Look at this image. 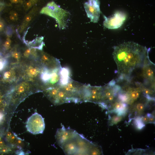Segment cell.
<instances>
[{"label":"cell","mask_w":155,"mask_h":155,"mask_svg":"<svg viewBox=\"0 0 155 155\" xmlns=\"http://www.w3.org/2000/svg\"><path fill=\"white\" fill-rule=\"evenodd\" d=\"M33 3L34 5L36 4L38 0H30Z\"/></svg>","instance_id":"31"},{"label":"cell","mask_w":155,"mask_h":155,"mask_svg":"<svg viewBox=\"0 0 155 155\" xmlns=\"http://www.w3.org/2000/svg\"><path fill=\"white\" fill-rule=\"evenodd\" d=\"M136 125L137 128L139 129L142 128L145 126V124L142 121L141 118L138 117L135 119Z\"/></svg>","instance_id":"21"},{"label":"cell","mask_w":155,"mask_h":155,"mask_svg":"<svg viewBox=\"0 0 155 155\" xmlns=\"http://www.w3.org/2000/svg\"><path fill=\"white\" fill-rule=\"evenodd\" d=\"M40 13L54 18L58 23L60 29H65L71 14L68 11L61 8L54 1L48 3L41 10Z\"/></svg>","instance_id":"2"},{"label":"cell","mask_w":155,"mask_h":155,"mask_svg":"<svg viewBox=\"0 0 155 155\" xmlns=\"http://www.w3.org/2000/svg\"><path fill=\"white\" fill-rule=\"evenodd\" d=\"M136 87H134L126 85L124 86L123 89H121V91L126 96V103L127 104H133L140 97L142 92L140 86V83H136Z\"/></svg>","instance_id":"9"},{"label":"cell","mask_w":155,"mask_h":155,"mask_svg":"<svg viewBox=\"0 0 155 155\" xmlns=\"http://www.w3.org/2000/svg\"><path fill=\"white\" fill-rule=\"evenodd\" d=\"M146 103L141 101L138 102L133 105L131 109L134 111L136 114L140 115L143 112L146 106Z\"/></svg>","instance_id":"16"},{"label":"cell","mask_w":155,"mask_h":155,"mask_svg":"<svg viewBox=\"0 0 155 155\" xmlns=\"http://www.w3.org/2000/svg\"><path fill=\"white\" fill-rule=\"evenodd\" d=\"M103 100V86H93L86 85L84 90V102H92L101 105Z\"/></svg>","instance_id":"4"},{"label":"cell","mask_w":155,"mask_h":155,"mask_svg":"<svg viewBox=\"0 0 155 155\" xmlns=\"http://www.w3.org/2000/svg\"><path fill=\"white\" fill-rule=\"evenodd\" d=\"M30 55V48H29L26 49L23 53L24 57L25 58H28Z\"/></svg>","instance_id":"23"},{"label":"cell","mask_w":155,"mask_h":155,"mask_svg":"<svg viewBox=\"0 0 155 155\" xmlns=\"http://www.w3.org/2000/svg\"><path fill=\"white\" fill-rule=\"evenodd\" d=\"M154 64L151 61L144 65L142 68V75L145 83L150 84L152 88L154 89Z\"/></svg>","instance_id":"10"},{"label":"cell","mask_w":155,"mask_h":155,"mask_svg":"<svg viewBox=\"0 0 155 155\" xmlns=\"http://www.w3.org/2000/svg\"><path fill=\"white\" fill-rule=\"evenodd\" d=\"M147 115L148 118L149 123H154L155 121L154 117L152 115L149 113L147 114Z\"/></svg>","instance_id":"25"},{"label":"cell","mask_w":155,"mask_h":155,"mask_svg":"<svg viewBox=\"0 0 155 155\" xmlns=\"http://www.w3.org/2000/svg\"><path fill=\"white\" fill-rule=\"evenodd\" d=\"M78 133L70 128H66L64 126L58 129L55 135V138L59 146L61 148L65 144L75 138Z\"/></svg>","instance_id":"8"},{"label":"cell","mask_w":155,"mask_h":155,"mask_svg":"<svg viewBox=\"0 0 155 155\" xmlns=\"http://www.w3.org/2000/svg\"><path fill=\"white\" fill-rule=\"evenodd\" d=\"M45 127L44 119L36 112L29 117L26 121V127L27 131L33 134L42 133Z\"/></svg>","instance_id":"5"},{"label":"cell","mask_w":155,"mask_h":155,"mask_svg":"<svg viewBox=\"0 0 155 155\" xmlns=\"http://www.w3.org/2000/svg\"><path fill=\"white\" fill-rule=\"evenodd\" d=\"M10 55L12 58L18 61H20L21 57L20 53L16 49H15L12 51L10 53Z\"/></svg>","instance_id":"19"},{"label":"cell","mask_w":155,"mask_h":155,"mask_svg":"<svg viewBox=\"0 0 155 155\" xmlns=\"http://www.w3.org/2000/svg\"><path fill=\"white\" fill-rule=\"evenodd\" d=\"M11 2L13 3H20L22 4L23 1L22 0H10Z\"/></svg>","instance_id":"28"},{"label":"cell","mask_w":155,"mask_h":155,"mask_svg":"<svg viewBox=\"0 0 155 155\" xmlns=\"http://www.w3.org/2000/svg\"><path fill=\"white\" fill-rule=\"evenodd\" d=\"M9 13L10 15H11L14 16L15 17L18 18V13L16 11L13 10L11 11H10Z\"/></svg>","instance_id":"27"},{"label":"cell","mask_w":155,"mask_h":155,"mask_svg":"<svg viewBox=\"0 0 155 155\" xmlns=\"http://www.w3.org/2000/svg\"><path fill=\"white\" fill-rule=\"evenodd\" d=\"M11 41L10 38V36L8 35L7 36L6 40L3 45V49L5 51H7L10 49Z\"/></svg>","instance_id":"18"},{"label":"cell","mask_w":155,"mask_h":155,"mask_svg":"<svg viewBox=\"0 0 155 155\" xmlns=\"http://www.w3.org/2000/svg\"><path fill=\"white\" fill-rule=\"evenodd\" d=\"M3 70L0 75V83L5 84L15 81L17 78L16 75L13 68H5Z\"/></svg>","instance_id":"11"},{"label":"cell","mask_w":155,"mask_h":155,"mask_svg":"<svg viewBox=\"0 0 155 155\" xmlns=\"http://www.w3.org/2000/svg\"><path fill=\"white\" fill-rule=\"evenodd\" d=\"M5 27V23L4 21L0 18V33L3 31Z\"/></svg>","instance_id":"24"},{"label":"cell","mask_w":155,"mask_h":155,"mask_svg":"<svg viewBox=\"0 0 155 155\" xmlns=\"http://www.w3.org/2000/svg\"><path fill=\"white\" fill-rule=\"evenodd\" d=\"M29 87L28 83L26 82H22L17 85L15 90L14 88L13 89L15 90L16 95L20 96L24 94L29 89Z\"/></svg>","instance_id":"15"},{"label":"cell","mask_w":155,"mask_h":155,"mask_svg":"<svg viewBox=\"0 0 155 155\" xmlns=\"http://www.w3.org/2000/svg\"><path fill=\"white\" fill-rule=\"evenodd\" d=\"M40 68L32 65L29 66L26 69L25 73L29 78H33L40 75L41 71Z\"/></svg>","instance_id":"14"},{"label":"cell","mask_w":155,"mask_h":155,"mask_svg":"<svg viewBox=\"0 0 155 155\" xmlns=\"http://www.w3.org/2000/svg\"><path fill=\"white\" fill-rule=\"evenodd\" d=\"M8 61L5 57H3L0 58V72L5 69L8 64Z\"/></svg>","instance_id":"20"},{"label":"cell","mask_w":155,"mask_h":155,"mask_svg":"<svg viewBox=\"0 0 155 155\" xmlns=\"http://www.w3.org/2000/svg\"><path fill=\"white\" fill-rule=\"evenodd\" d=\"M104 26L108 29H115L120 27L126 18V15L122 11H117L113 15L107 17L104 16Z\"/></svg>","instance_id":"6"},{"label":"cell","mask_w":155,"mask_h":155,"mask_svg":"<svg viewBox=\"0 0 155 155\" xmlns=\"http://www.w3.org/2000/svg\"><path fill=\"white\" fill-rule=\"evenodd\" d=\"M123 119V116L114 115L111 117L110 120V125H112L116 124L120 121Z\"/></svg>","instance_id":"17"},{"label":"cell","mask_w":155,"mask_h":155,"mask_svg":"<svg viewBox=\"0 0 155 155\" xmlns=\"http://www.w3.org/2000/svg\"><path fill=\"white\" fill-rule=\"evenodd\" d=\"M67 94L69 102L78 103L84 102L85 84L70 79L65 84L61 85Z\"/></svg>","instance_id":"3"},{"label":"cell","mask_w":155,"mask_h":155,"mask_svg":"<svg viewBox=\"0 0 155 155\" xmlns=\"http://www.w3.org/2000/svg\"><path fill=\"white\" fill-rule=\"evenodd\" d=\"M9 18L12 21H16L18 19V18L15 17L14 16H13L11 15H10V14L9 16Z\"/></svg>","instance_id":"29"},{"label":"cell","mask_w":155,"mask_h":155,"mask_svg":"<svg viewBox=\"0 0 155 155\" xmlns=\"http://www.w3.org/2000/svg\"><path fill=\"white\" fill-rule=\"evenodd\" d=\"M34 5L32 2L29 0L26 2L24 4V8L27 11L31 8Z\"/></svg>","instance_id":"22"},{"label":"cell","mask_w":155,"mask_h":155,"mask_svg":"<svg viewBox=\"0 0 155 155\" xmlns=\"http://www.w3.org/2000/svg\"><path fill=\"white\" fill-rule=\"evenodd\" d=\"M113 48V55L119 80H128L135 69L151 61L148 56L150 49L133 42H125Z\"/></svg>","instance_id":"1"},{"label":"cell","mask_w":155,"mask_h":155,"mask_svg":"<svg viewBox=\"0 0 155 155\" xmlns=\"http://www.w3.org/2000/svg\"><path fill=\"white\" fill-rule=\"evenodd\" d=\"M100 2L99 0H88L84 4V7L87 17L90 21L97 23L100 13Z\"/></svg>","instance_id":"7"},{"label":"cell","mask_w":155,"mask_h":155,"mask_svg":"<svg viewBox=\"0 0 155 155\" xmlns=\"http://www.w3.org/2000/svg\"><path fill=\"white\" fill-rule=\"evenodd\" d=\"M3 117V115L1 113H0V122L2 119Z\"/></svg>","instance_id":"32"},{"label":"cell","mask_w":155,"mask_h":155,"mask_svg":"<svg viewBox=\"0 0 155 155\" xmlns=\"http://www.w3.org/2000/svg\"><path fill=\"white\" fill-rule=\"evenodd\" d=\"M5 5L3 3L0 2V12L3 10Z\"/></svg>","instance_id":"30"},{"label":"cell","mask_w":155,"mask_h":155,"mask_svg":"<svg viewBox=\"0 0 155 155\" xmlns=\"http://www.w3.org/2000/svg\"><path fill=\"white\" fill-rule=\"evenodd\" d=\"M112 104L113 110L119 115L123 116L126 113L127 107L126 104L119 100L113 102Z\"/></svg>","instance_id":"13"},{"label":"cell","mask_w":155,"mask_h":155,"mask_svg":"<svg viewBox=\"0 0 155 155\" xmlns=\"http://www.w3.org/2000/svg\"><path fill=\"white\" fill-rule=\"evenodd\" d=\"M141 120L142 122L144 124H146L149 123L148 118L147 115L142 117L141 118Z\"/></svg>","instance_id":"26"},{"label":"cell","mask_w":155,"mask_h":155,"mask_svg":"<svg viewBox=\"0 0 155 155\" xmlns=\"http://www.w3.org/2000/svg\"><path fill=\"white\" fill-rule=\"evenodd\" d=\"M37 11L36 8H34L25 16L20 26V33H21L26 28L36 15Z\"/></svg>","instance_id":"12"}]
</instances>
